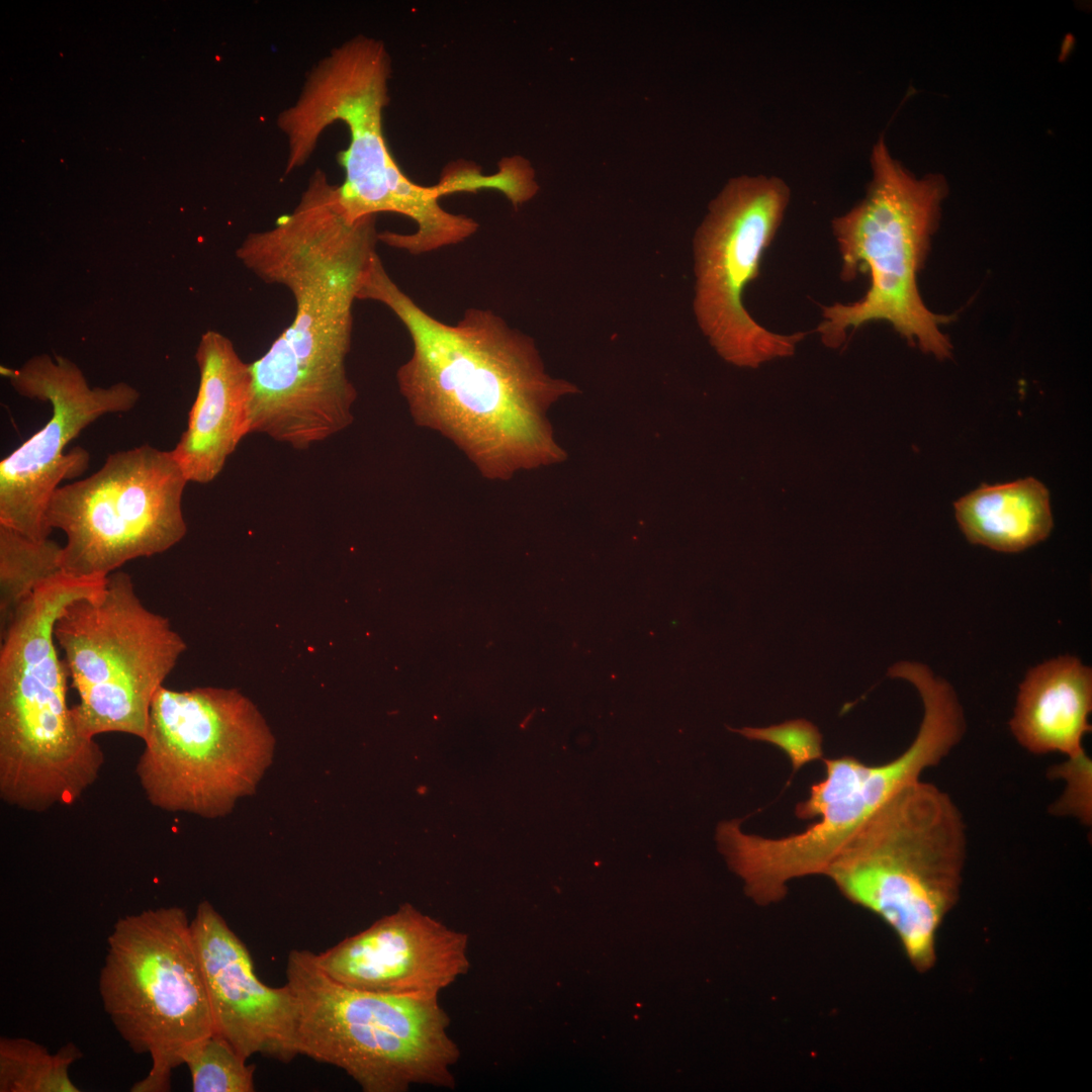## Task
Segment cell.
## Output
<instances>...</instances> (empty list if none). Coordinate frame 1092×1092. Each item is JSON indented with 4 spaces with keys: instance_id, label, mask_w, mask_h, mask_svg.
<instances>
[{
    "instance_id": "obj_1",
    "label": "cell",
    "mask_w": 1092,
    "mask_h": 1092,
    "mask_svg": "<svg viewBox=\"0 0 1092 1092\" xmlns=\"http://www.w3.org/2000/svg\"><path fill=\"white\" fill-rule=\"evenodd\" d=\"M377 242L375 216L351 220L338 185L317 169L290 213L237 249L245 267L285 287L295 306L290 325L250 363L253 433L304 450L353 423V303Z\"/></svg>"
},
{
    "instance_id": "obj_2",
    "label": "cell",
    "mask_w": 1092,
    "mask_h": 1092,
    "mask_svg": "<svg viewBox=\"0 0 1092 1092\" xmlns=\"http://www.w3.org/2000/svg\"><path fill=\"white\" fill-rule=\"evenodd\" d=\"M387 306L413 342L396 379L415 423L434 430L490 480L559 461L546 418L575 387L549 376L532 338L490 310L471 308L455 325L419 306L378 255L358 293Z\"/></svg>"
},
{
    "instance_id": "obj_3",
    "label": "cell",
    "mask_w": 1092,
    "mask_h": 1092,
    "mask_svg": "<svg viewBox=\"0 0 1092 1092\" xmlns=\"http://www.w3.org/2000/svg\"><path fill=\"white\" fill-rule=\"evenodd\" d=\"M106 577L62 573L38 585L1 633L0 796L44 812L70 806L97 780L104 754L80 732L67 703L54 627L71 602L98 595Z\"/></svg>"
},
{
    "instance_id": "obj_4",
    "label": "cell",
    "mask_w": 1092,
    "mask_h": 1092,
    "mask_svg": "<svg viewBox=\"0 0 1092 1092\" xmlns=\"http://www.w3.org/2000/svg\"><path fill=\"white\" fill-rule=\"evenodd\" d=\"M389 73L384 46L366 36L341 44L320 61L296 102L278 117L288 144L285 173L309 159L326 127L337 120L345 122L350 143L339 155L345 179L338 193L346 215L351 220L379 212L410 217L417 230L404 234L402 244L419 255L459 243L468 220L439 203L442 195L455 192L450 181L428 187L417 184L391 156L382 130Z\"/></svg>"
},
{
    "instance_id": "obj_5",
    "label": "cell",
    "mask_w": 1092,
    "mask_h": 1092,
    "mask_svg": "<svg viewBox=\"0 0 1092 1092\" xmlns=\"http://www.w3.org/2000/svg\"><path fill=\"white\" fill-rule=\"evenodd\" d=\"M967 845L952 798L918 780L868 817L823 875L879 917L912 967L925 973L935 965L939 928L960 898Z\"/></svg>"
},
{
    "instance_id": "obj_6",
    "label": "cell",
    "mask_w": 1092,
    "mask_h": 1092,
    "mask_svg": "<svg viewBox=\"0 0 1092 1092\" xmlns=\"http://www.w3.org/2000/svg\"><path fill=\"white\" fill-rule=\"evenodd\" d=\"M905 678L923 703L915 739L902 754L882 764H866L850 755L823 758L824 777L810 786L808 798L795 808L799 819L819 820L801 833L780 838L745 833L738 819L718 825L719 849L756 903L782 900L791 880L824 874L868 817L902 788L920 780L925 769L937 765L962 740L966 719L950 684L921 663L911 666Z\"/></svg>"
},
{
    "instance_id": "obj_7",
    "label": "cell",
    "mask_w": 1092,
    "mask_h": 1092,
    "mask_svg": "<svg viewBox=\"0 0 1092 1092\" xmlns=\"http://www.w3.org/2000/svg\"><path fill=\"white\" fill-rule=\"evenodd\" d=\"M870 162L873 176L866 196L831 223L841 280L868 272L870 287L857 301L822 306L816 332L826 346L837 348L848 330L886 322L923 352L946 358L951 346L939 329L949 316L929 310L917 285L946 184L939 175L915 177L893 158L883 138Z\"/></svg>"
},
{
    "instance_id": "obj_8",
    "label": "cell",
    "mask_w": 1092,
    "mask_h": 1092,
    "mask_svg": "<svg viewBox=\"0 0 1092 1092\" xmlns=\"http://www.w3.org/2000/svg\"><path fill=\"white\" fill-rule=\"evenodd\" d=\"M286 984L298 1004L299 1055L345 1071L364 1092L412 1085L454 1088L460 1050L438 997L370 993L327 976L312 951L293 949Z\"/></svg>"
},
{
    "instance_id": "obj_9",
    "label": "cell",
    "mask_w": 1092,
    "mask_h": 1092,
    "mask_svg": "<svg viewBox=\"0 0 1092 1092\" xmlns=\"http://www.w3.org/2000/svg\"><path fill=\"white\" fill-rule=\"evenodd\" d=\"M135 774L150 802L206 819L230 814L272 764L275 738L237 689L164 686L150 708Z\"/></svg>"
},
{
    "instance_id": "obj_10",
    "label": "cell",
    "mask_w": 1092,
    "mask_h": 1092,
    "mask_svg": "<svg viewBox=\"0 0 1092 1092\" xmlns=\"http://www.w3.org/2000/svg\"><path fill=\"white\" fill-rule=\"evenodd\" d=\"M104 1011L132 1052L152 1060L133 1092L170 1090L172 1071L213 1033L209 1001L185 910L160 907L119 918L98 981Z\"/></svg>"
},
{
    "instance_id": "obj_11",
    "label": "cell",
    "mask_w": 1092,
    "mask_h": 1092,
    "mask_svg": "<svg viewBox=\"0 0 1092 1092\" xmlns=\"http://www.w3.org/2000/svg\"><path fill=\"white\" fill-rule=\"evenodd\" d=\"M79 702L80 732L146 736L152 701L186 649L169 620L149 610L130 575L113 571L96 596L71 602L54 627Z\"/></svg>"
},
{
    "instance_id": "obj_12",
    "label": "cell",
    "mask_w": 1092,
    "mask_h": 1092,
    "mask_svg": "<svg viewBox=\"0 0 1092 1092\" xmlns=\"http://www.w3.org/2000/svg\"><path fill=\"white\" fill-rule=\"evenodd\" d=\"M187 482L172 451L145 444L109 454L92 475L60 486L46 520L66 535L64 573L106 577L129 560L176 545L187 532Z\"/></svg>"
},
{
    "instance_id": "obj_13",
    "label": "cell",
    "mask_w": 1092,
    "mask_h": 1092,
    "mask_svg": "<svg viewBox=\"0 0 1092 1092\" xmlns=\"http://www.w3.org/2000/svg\"><path fill=\"white\" fill-rule=\"evenodd\" d=\"M791 197L777 176L730 179L711 201L694 239L697 323L717 353L737 366L794 354L808 332L774 333L759 325L743 302L757 279L762 257L784 219Z\"/></svg>"
},
{
    "instance_id": "obj_14",
    "label": "cell",
    "mask_w": 1092,
    "mask_h": 1092,
    "mask_svg": "<svg viewBox=\"0 0 1092 1092\" xmlns=\"http://www.w3.org/2000/svg\"><path fill=\"white\" fill-rule=\"evenodd\" d=\"M21 396L48 401L49 422L0 462V525L34 540L49 538L46 514L61 481L82 475L88 452L66 446L106 414L130 411L139 391L125 382L91 387L81 369L56 355H36L19 369L2 368Z\"/></svg>"
},
{
    "instance_id": "obj_15",
    "label": "cell",
    "mask_w": 1092,
    "mask_h": 1092,
    "mask_svg": "<svg viewBox=\"0 0 1092 1092\" xmlns=\"http://www.w3.org/2000/svg\"><path fill=\"white\" fill-rule=\"evenodd\" d=\"M468 938L403 904L312 959L348 988L433 998L469 971Z\"/></svg>"
},
{
    "instance_id": "obj_16",
    "label": "cell",
    "mask_w": 1092,
    "mask_h": 1092,
    "mask_svg": "<svg viewBox=\"0 0 1092 1092\" xmlns=\"http://www.w3.org/2000/svg\"><path fill=\"white\" fill-rule=\"evenodd\" d=\"M191 930L213 1033L246 1059L260 1054L291 1062L299 1055L298 1004L291 988L270 987L258 978L248 948L208 901L197 906Z\"/></svg>"
},
{
    "instance_id": "obj_17",
    "label": "cell",
    "mask_w": 1092,
    "mask_h": 1092,
    "mask_svg": "<svg viewBox=\"0 0 1092 1092\" xmlns=\"http://www.w3.org/2000/svg\"><path fill=\"white\" fill-rule=\"evenodd\" d=\"M199 385L187 427L172 451L188 481L207 484L252 434V373L224 335L207 331L197 345Z\"/></svg>"
},
{
    "instance_id": "obj_18",
    "label": "cell",
    "mask_w": 1092,
    "mask_h": 1092,
    "mask_svg": "<svg viewBox=\"0 0 1092 1092\" xmlns=\"http://www.w3.org/2000/svg\"><path fill=\"white\" fill-rule=\"evenodd\" d=\"M1092 669L1078 657L1061 655L1035 665L1019 686L1010 730L1033 754H1085L1091 731Z\"/></svg>"
},
{
    "instance_id": "obj_19",
    "label": "cell",
    "mask_w": 1092,
    "mask_h": 1092,
    "mask_svg": "<svg viewBox=\"0 0 1092 1092\" xmlns=\"http://www.w3.org/2000/svg\"><path fill=\"white\" fill-rule=\"evenodd\" d=\"M954 510L971 543L1000 552L1022 551L1044 540L1053 528L1049 491L1032 477L984 483L956 502Z\"/></svg>"
},
{
    "instance_id": "obj_20",
    "label": "cell",
    "mask_w": 1092,
    "mask_h": 1092,
    "mask_svg": "<svg viewBox=\"0 0 1092 1092\" xmlns=\"http://www.w3.org/2000/svg\"><path fill=\"white\" fill-rule=\"evenodd\" d=\"M64 573L63 546L34 540L0 525V625L5 630L16 609L41 583Z\"/></svg>"
},
{
    "instance_id": "obj_21",
    "label": "cell",
    "mask_w": 1092,
    "mask_h": 1092,
    "mask_svg": "<svg viewBox=\"0 0 1092 1092\" xmlns=\"http://www.w3.org/2000/svg\"><path fill=\"white\" fill-rule=\"evenodd\" d=\"M82 1057L68 1042L54 1055L38 1042L24 1037L0 1039L1 1092H78L69 1069Z\"/></svg>"
},
{
    "instance_id": "obj_22",
    "label": "cell",
    "mask_w": 1092,
    "mask_h": 1092,
    "mask_svg": "<svg viewBox=\"0 0 1092 1092\" xmlns=\"http://www.w3.org/2000/svg\"><path fill=\"white\" fill-rule=\"evenodd\" d=\"M244 1058L225 1038L212 1033L186 1055L192 1091L253 1092L256 1066Z\"/></svg>"
},
{
    "instance_id": "obj_23",
    "label": "cell",
    "mask_w": 1092,
    "mask_h": 1092,
    "mask_svg": "<svg viewBox=\"0 0 1092 1092\" xmlns=\"http://www.w3.org/2000/svg\"><path fill=\"white\" fill-rule=\"evenodd\" d=\"M730 730L747 739L776 745L788 755L794 772L823 756L822 735L817 726L806 719L789 720L762 728L744 727Z\"/></svg>"
},
{
    "instance_id": "obj_24",
    "label": "cell",
    "mask_w": 1092,
    "mask_h": 1092,
    "mask_svg": "<svg viewBox=\"0 0 1092 1092\" xmlns=\"http://www.w3.org/2000/svg\"><path fill=\"white\" fill-rule=\"evenodd\" d=\"M1069 760L1055 769L1067 782V789L1057 810L1073 813L1088 823L1091 813V761L1086 754Z\"/></svg>"
}]
</instances>
